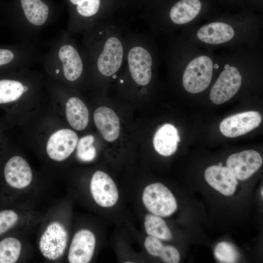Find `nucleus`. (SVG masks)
<instances>
[{
    "instance_id": "nucleus-5",
    "label": "nucleus",
    "mask_w": 263,
    "mask_h": 263,
    "mask_svg": "<svg viewBox=\"0 0 263 263\" xmlns=\"http://www.w3.org/2000/svg\"><path fill=\"white\" fill-rule=\"evenodd\" d=\"M212 86L209 97L216 104L224 103L233 97L242 84V76L239 68L234 64L233 57L228 58Z\"/></svg>"
},
{
    "instance_id": "nucleus-29",
    "label": "nucleus",
    "mask_w": 263,
    "mask_h": 263,
    "mask_svg": "<svg viewBox=\"0 0 263 263\" xmlns=\"http://www.w3.org/2000/svg\"><path fill=\"white\" fill-rule=\"evenodd\" d=\"M263 188H262L261 190V195H262V197L263 196Z\"/></svg>"
},
{
    "instance_id": "nucleus-12",
    "label": "nucleus",
    "mask_w": 263,
    "mask_h": 263,
    "mask_svg": "<svg viewBox=\"0 0 263 263\" xmlns=\"http://www.w3.org/2000/svg\"><path fill=\"white\" fill-rule=\"evenodd\" d=\"M3 176L5 183L15 189H23L32 182L33 175L27 162L22 157L15 155L5 162Z\"/></svg>"
},
{
    "instance_id": "nucleus-24",
    "label": "nucleus",
    "mask_w": 263,
    "mask_h": 263,
    "mask_svg": "<svg viewBox=\"0 0 263 263\" xmlns=\"http://www.w3.org/2000/svg\"><path fill=\"white\" fill-rule=\"evenodd\" d=\"M20 242L14 237H6L0 241V263H15L20 254Z\"/></svg>"
},
{
    "instance_id": "nucleus-3",
    "label": "nucleus",
    "mask_w": 263,
    "mask_h": 263,
    "mask_svg": "<svg viewBox=\"0 0 263 263\" xmlns=\"http://www.w3.org/2000/svg\"><path fill=\"white\" fill-rule=\"evenodd\" d=\"M250 22L229 19L208 21L196 27L190 38L192 43L205 47L236 45L251 37L253 26Z\"/></svg>"
},
{
    "instance_id": "nucleus-28",
    "label": "nucleus",
    "mask_w": 263,
    "mask_h": 263,
    "mask_svg": "<svg viewBox=\"0 0 263 263\" xmlns=\"http://www.w3.org/2000/svg\"><path fill=\"white\" fill-rule=\"evenodd\" d=\"M14 54L11 51L0 49V66L10 63L14 58Z\"/></svg>"
},
{
    "instance_id": "nucleus-19",
    "label": "nucleus",
    "mask_w": 263,
    "mask_h": 263,
    "mask_svg": "<svg viewBox=\"0 0 263 263\" xmlns=\"http://www.w3.org/2000/svg\"><path fill=\"white\" fill-rule=\"evenodd\" d=\"M144 245L150 255L160 257L165 263H177L180 261V255L177 249L173 246L163 245L158 239L148 236L145 240Z\"/></svg>"
},
{
    "instance_id": "nucleus-22",
    "label": "nucleus",
    "mask_w": 263,
    "mask_h": 263,
    "mask_svg": "<svg viewBox=\"0 0 263 263\" xmlns=\"http://www.w3.org/2000/svg\"><path fill=\"white\" fill-rule=\"evenodd\" d=\"M27 90L28 87L19 81L0 79V104H8L17 101Z\"/></svg>"
},
{
    "instance_id": "nucleus-7",
    "label": "nucleus",
    "mask_w": 263,
    "mask_h": 263,
    "mask_svg": "<svg viewBox=\"0 0 263 263\" xmlns=\"http://www.w3.org/2000/svg\"><path fill=\"white\" fill-rule=\"evenodd\" d=\"M67 241L65 227L58 222H53L47 226L40 237L39 249L45 258L56 260L64 254Z\"/></svg>"
},
{
    "instance_id": "nucleus-1",
    "label": "nucleus",
    "mask_w": 263,
    "mask_h": 263,
    "mask_svg": "<svg viewBox=\"0 0 263 263\" xmlns=\"http://www.w3.org/2000/svg\"><path fill=\"white\" fill-rule=\"evenodd\" d=\"M90 61L104 77H113L121 69L125 58L126 30L114 21H105L93 27Z\"/></svg>"
},
{
    "instance_id": "nucleus-2",
    "label": "nucleus",
    "mask_w": 263,
    "mask_h": 263,
    "mask_svg": "<svg viewBox=\"0 0 263 263\" xmlns=\"http://www.w3.org/2000/svg\"><path fill=\"white\" fill-rule=\"evenodd\" d=\"M170 47L185 63L182 85L186 91L198 94L205 91L211 82L213 71L219 68V60L210 53L193 51L186 55L182 43L173 40Z\"/></svg>"
},
{
    "instance_id": "nucleus-17",
    "label": "nucleus",
    "mask_w": 263,
    "mask_h": 263,
    "mask_svg": "<svg viewBox=\"0 0 263 263\" xmlns=\"http://www.w3.org/2000/svg\"><path fill=\"white\" fill-rule=\"evenodd\" d=\"M180 140L177 129L171 124H165L155 132L153 145L159 154L169 156L175 152Z\"/></svg>"
},
{
    "instance_id": "nucleus-26",
    "label": "nucleus",
    "mask_w": 263,
    "mask_h": 263,
    "mask_svg": "<svg viewBox=\"0 0 263 263\" xmlns=\"http://www.w3.org/2000/svg\"><path fill=\"white\" fill-rule=\"evenodd\" d=\"M214 255L221 263H236L239 258V253L235 247L225 242L217 244L214 249Z\"/></svg>"
},
{
    "instance_id": "nucleus-14",
    "label": "nucleus",
    "mask_w": 263,
    "mask_h": 263,
    "mask_svg": "<svg viewBox=\"0 0 263 263\" xmlns=\"http://www.w3.org/2000/svg\"><path fill=\"white\" fill-rule=\"evenodd\" d=\"M205 178L213 188L225 196L233 195L238 182L228 167L213 165L205 172Z\"/></svg>"
},
{
    "instance_id": "nucleus-20",
    "label": "nucleus",
    "mask_w": 263,
    "mask_h": 263,
    "mask_svg": "<svg viewBox=\"0 0 263 263\" xmlns=\"http://www.w3.org/2000/svg\"><path fill=\"white\" fill-rule=\"evenodd\" d=\"M21 7L27 20L36 26L42 25L49 15V7L41 0H20Z\"/></svg>"
},
{
    "instance_id": "nucleus-6",
    "label": "nucleus",
    "mask_w": 263,
    "mask_h": 263,
    "mask_svg": "<svg viewBox=\"0 0 263 263\" xmlns=\"http://www.w3.org/2000/svg\"><path fill=\"white\" fill-rule=\"evenodd\" d=\"M142 201L150 212L160 217L169 216L177 208V202L173 194L160 183H153L145 188Z\"/></svg>"
},
{
    "instance_id": "nucleus-4",
    "label": "nucleus",
    "mask_w": 263,
    "mask_h": 263,
    "mask_svg": "<svg viewBox=\"0 0 263 263\" xmlns=\"http://www.w3.org/2000/svg\"><path fill=\"white\" fill-rule=\"evenodd\" d=\"M203 8L201 0H179L170 7L165 17L150 25L155 29L165 32L180 29L196 21Z\"/></svg>"
},
{
    "instance_id": "nucleus-11",
    "label": "nucleus",
    "mask_w": 263,
    "mask_h": 263,
    "mask_svg": "<svg viewBox=\"0 0 263 263\" xmlns=\"http://www.w3.org/2000/svg\"><path fill=\"white\" fill-rule=\"evenodd\" d=\"M90 190L95 202L102 207H111L118 199V191L114 181L108 174L100 170L94 174Z\"/></svg>"
},
{
    "instance_id": "nucleus-18",
    "label": "nucleus",
    "mask_w": 263,
    "mask_h": 263,
    "mask_svg": "<svg viewBox=\"0 0 263 263\" xmlns=\"http://www.w3.org/2000/svg\"><path fill=\"white\" fill-rule=\"evenodd\" d=\"M66 115L70 126L77 131L85 129L89 122V111L83 101L71 97L66 104Z\"/></svg>"
},
{
    "instance_id": "nucleus-15",
    "label": "nucleus",
    "mask_w": 263,
    "mask_h": 263,
    "mask_svg": "<svg viewBox=\"0 0 263 263\" xmlns=\"http://www.w3.org/2000/svg\"><path fill=\"white\" fill-rule=\"evenodd\" d=\"M58 57L61 63L64 77L67 80L74 81L81 76L84 69L83 60L73 45H62L58 50Z\"/></svg>"
},
{
    "instance_id": "nucleus-10",
    "label": "nucleus",
    "mask_w": 263,
    "mask_h": 263,
    "mask_svg": "<svg viewBox=\"0 0 263 263\" xmlns=\"http://www.w3.org/2000/svg\"><path fill=\"white\" fill-rule=\"evenodd\" d=\"M78 140L77 134L68 129L54 132L48 140L46 151L49 157L56 161L67 159L74 151Z\"/></svg>"
},
{
    "instance_id": "nucleus-13",
    "label": "nucleus",
    "mask_w": 263,
    "mask_h": 263,
    "mask_svg": "<svg viewBox=\"0 0 263 263\" xmlns=\"http://www.w3.org/2000/svg\"><path fill=\"white\" fill-rule=\"evenodd\" d=\"M95 245V236L91 231L82 229L77 231L70 246L68 256L69 263H89L93 257Z\"/></svg>"
},
{
    "instance_id": "nucleus-30",
    "label": "nucleus",
    "mask_w": 263,
    "mask_h": 263,
    "mask_svg": "<svg viewBox=\"0 0 263 263\" xmlns=\"http://www.w3.org/2000/svg\"><path fill=\"white\" fill-rule=\"evenodd\" d=\"M222 165H223L222 163H221V162H220V163H219V164H218V165H219V166H222Z\"/></svg>"
},
{
    "instance_id": "nucleus-16",
    "label": "nucleus",
    "mask_w": 263,
    "mask_h": 263,
    "mask_svg": "<svg viewBox=\"0 0 263 263\" xmlns=\"http://www.w3.org/2000/svg\"><path fill=\"white\" fill-rule=\"evenodd\" d=\"M94 120L96 128L106 141L113 142L118 138L120 130L119 119L112 109L106 107L96 109Z\"/></svg>"
},
{
    "instance_id": "nucleus-21",
    "label": "nucleus",
    "mask_w": 263,
    "mask_h": 263,
    "mask_svg": "<svg viewBox=\"0 0 263 263\" xmlns=\"http://www.w3.org/2000/svg\"><path fill=\"white\" fill-rule=\"evenodd\" d=\"M75 7L77 14L81 19L87 20L93 28L100 23L97 21L101 7V0H69Z\"/></svg>"
},
{
    "instance_id": "nucleus-27",
    "label": "nucleus",
    "mask_w": 263,
    "mask_h": 263,
    "mask_svg": "<svg viewBox=\"0 0 263 263\" xmlns=\"http://www.w3.org/2000/svg\"><path fill=\"white\" fill-rule=\"evenodd\" d=\"M19 217L13 210L0 211V235L11 229L17 223Z\"/></svg>"
},
{
    "instance_id": "nucleus-23",
    "label": "nucleus",
    "mask_w": 263,
    "mask_h": 263,
    "mask_svg": "<svg viewBox=\"0 0 263 263\" xmlns=\"http://www.w3.org/2000/svg\"><path fill=\"white\" fill-rule=\"evenodd\" d=\"M144 225L146 233L150 236L165 241H169L172 238L170 229L160 216L146 215Z\"/></svg>"
},
{
    "instance_id": "nucleus-25",
    "label": "nucleus",
    "mask_w": 263,
    "mask_h": 263,
    "mask_svg": "<svg viewBox=\"0 0 263 263\" xmlns=\"http://www.w3.org/2000/svg\"><path fill=\"white\" fill-rule=\"evenodd\" d=\"M94 137L88 135L78 140L76 145V156L77 158L84 162L92 161L96 155V150L93 145Z\"/></svg>"
},
{
    "instance_id": "nucleus-8",
    "label": "nucleus",
    "mask_w": 263,
    "mask_h": 263,
    "mask_svg": "<svg viewBox=\"0 0 263 263\" xmlns=\"http://www.w3.org/2000/svg\"><path fill=\"white\" fill-rule=\"evenodd\" d=\"M262 121L261 114L251 111L236 113L225 118L220 123L221 133L227 137L244 135L258 127Z\"/></svg>"
},
{
    "instance_id": "nucleus-9",
    "label": "nucleus",
    "mask_w": 263,
    "mask_h": 263,
    "mask_svg": "<svg viewBox=\"0 0 263 263\" xmlns=\"http://www.w3.org/2000/svg\"><path fill=\"white\" fill-rule=\"evenodd\" d=\"M263 158L254 150H246L230 155L226 161L227 167L237 179L245 180L261 167Z\"/></svg>"
}]
</instances>
